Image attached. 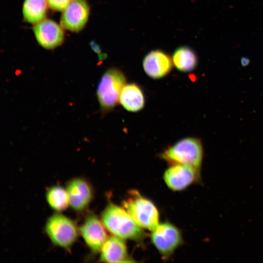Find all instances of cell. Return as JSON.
<instances>
[{"instance_id": "cell-12", "label": "cell", "mask_w": 263, "mask_h": 263, "mask_svg": "<svg viewBox=\"0 0 263 263\" xmlns=\"http://www.w3.org/2000/svg\"><path fill=\"white\" fill-rule=\"evenodd\" d=\"M172 59L170 56L160 50H154L145 56L142 65L145 73L153 79L161 78L172 70Z\"/></svg>"}, {"instance_id": "cell-9", "label": "cell", "mask_w": 263, "mask_h": 263, "mask_svg": "<svg viewBox=\"0 0 263 263\" xmlns=\"http://www.w3.org/2000/svg\"><path fill=\"white\" fill-rule=\"evenodd\" d=\"M62 12L60 21L62 28L78 32L88 21L90 7L86 0H72Z\"/></svg>"}, {"instance_id": "cell-1", "label": "cell", "mask_w": 263, "mask_h": 263, "mask_svg": "<svg viewBox=\"0 0 263 263\" xmlns=\"http://www.w3.org/2000/svg\"><path fill=\"white\" fill-rule=\"evenodd\" d=\"M101 220L113 236L123 239L141 241L145 233L123 207L109 203L102 211Z\"/></svg>"}, {"instance_id": "cell-8", "label": "cell", "mask_w": 263, "mask_h": 263, "mask_svg": "<svg viewBox=\"0 0 263 263\" xmlns=\"http://www.w3.org/2000/svg\"><path fill=\"white\" fill-rule=\"evenodd\" d=\"M105 228L101 220L95 214L90 213L79 228L86 244L94 253L100 251L108 238Z\"/></svg>"}, {"instance_id": "cell-16", "label": "cell", "mask_w": 263, "mask_h": 263, "mask_svg": "<svg viewBox=\"0 0 263 263\" xmlns=\"http://www.w3.org/2000/svg\"><path fill=\"white\" fill-rule=\"evenodd\" d=\"M48 3L47 0H24L22 14L24 20L35 24L45 19Z\"/></svg>"}, {"instance_id": "cell-3", "label": "cell", "mask_w": 263, "mask_h": 263, "mask_svg": "<svg viewBox=\"0 0 263 263\" xmlns=\"http://www.w3.org/2000/svg\"><path fill=\"white\" fill-rule=\"evenodd\" d=\"M203 150L200 139L194 137L182 139L167 148L160 157L170 165L182 164L200 169Z\"/></svg>"}, {"instance_id": "cell-7", "label": "cell", "mask_w": 263, "mask_h": 263, "mask_svg": "<svg viewBox=\"0 0 263 263\" xmlns=\"http://www.w3.org/2000/svg\"><path fill=\"white\" fill-rule=\"evenodd\" d=\"M200 174L199 169L188 165L176 164L170 165L166 170L163 178L169 189L180 191L198 182Z\"/></svg>"}, {"instance_id": "cell-11", "label": "cell", "mask_w": 263, "mask_h": 263, "mask_svg": "<svg viewBox=\"0 0 263 263\" xmlns=\"http://www.w3.org/2000/svg\"><path fill=\"white\" fill-rule=\"evenodd\" d=\"M66 190L69 205L75 210L86 209L93 197V191L89 183L82 178H75L67 184Z\"/></svg>"}, {"instance_id": "cell-19", "label": "cell", "mask_w": 263, "mask_h": 263, "mask_svg": "<svg viewBox=\"0 0 263 263\" xmlns=\"http://www.w3.org/2000/svg\"><path fill=\"white\" fill-rule=\"evenodd\" d=\"M241 64L243 66L247 65L249 63V59L246 57H243L241 58Z\"/></svg>"}, {"instance_id": "cell-5", "label": "cell", "mask_w": 263, "mask_h": 263, "mask_svg": "<svg viewBox=\"0 0 263 263\" xmlns=\"http://www.w3.org/2000/svg\"><path fill=\"white\" fill-rule=\"evenodd\" d=\"M45 229L54 244L65 249L75 243L79 232L74 221L59 213H55L48 219Z\"/></svg>"}, {"instance_id": "cell-2", "label": "cell", "mask_w": 263, "mask_h": 263, "mask_svg": "<svg viewBox=\"0 0 263 263\" xmlns=\"http://www.w3.org/2000/svg\"><path fill=\"white\" fill-rule=\"evenodd\" d=\"M122 206L137 224L152 231L159 224V211L155 205L135 189L129 191Z\"/></svg>"}, {"instance_id": "cell-6", "label": "cell", "mask_w": 263, "mask_h": 263, "mask_svg": "<svg viewBox=\"0 0 263 263\" xmlns=\"http://www.w3.org/2000/svg\"><path fill=\"white\" fill-rule=\"evenodd\" d=\"M152 243L164 259H168L183 243L180 230L169 222L159 224L152 231Z\"/></svg>"}, {"instance_id": "cell-4", "label": "cell", "mask_w": 263, "mask_h": 263, "mask_svg": "<svg viewBox=\"0 0 263 263\" xmlns=\"http://www.w3.org/2000/svg\"><path fill=\"white\" fill-rule=\"evenodd\" d=\"M126 80L123 72L116 68L109 69L102 75L96 90L98 101L102 111L109 112L116 107Z\"/></svg>"}, {"instance_id": "cell-17", "label": "cell", "mask_w": 263, "mask_h": 263, "mask_svg": "<svg viewBox=\"0 0 263 263\" xmlns=\"http://www.w3.org/2000/svg\"><path fill=\"white\" fill-rule=\"evenodd\" d=\"M46 198L50 207L58 212L65 210L69 205L67 190L59 186L50 187L47 190Z\"/></svg>"}, {"instance_id": "cell-10", "label": "cell", "mask_w": 263, "mask_h": 263, "mask_svg": "<svg viewBox=\"0 0 263 263\" xmlns=\"http://www.w3.org/2000/svg\"><path fill=\"white\" fill-rule=\"evenodd\" d=\"M63 28L55 21L44 19L34 24L33 31L40 45L47 49H54L61 45L64 40Z\"/></svg>"}, {"instance_id": "cell-14", "label": "cell", "mask_w": 263, "mask_h": 263, "mask_svg": "<svg viewBox=\"0 0 263 263\" xmlns=\"http://www.w3.org/2000/svg\"><path fill=\"white\" fill-rule=\"evenodd\" d=\"M119 102L129 112H138L144 108L145 103L143 91L136 83L126 84L121 91Z\"/></svg>"}, {"instance_id": "cell-18", "label": "cell", "mask_w": 263, "mask_h": 263, "mask_svg": "<svg viewBox=\"0 0 263 263\" xmlns=\"http://www.w3.org/2000/svg\"><path fill=\"white\" fill-rule=\"evenodd\" d=\"M72 0H47L48 6L53 10L63 11Z\"/></svg>"}, {"instance_id": "cell-13", "label": "cell", "mask_w": 263, "mask_h": 263, "mask_svg": "<svg viewBox=\"0 0 263 263\" xmlns=\"http://www.w3.org/2000/svg\"><path fill=\"white\" fill-rule=\"evenodd\" d=\"M100 260L106 263L132 262L129 257L124 239L113 236L108 237L100 250Z\"/></svg>"}, {"instance_id": "cell-15", "label": "cell", "mask_w": 263, "mask_h": 263, "mask_svg": "<svg viewBox=\"0 0 263 263\" xmlns=\"http://www.w3.org/2000/svg\"><path fill=\"white\" fill-rule=\"evenodd\" d=\"M172 59L175 67L182 72H191L197 65V57L195 53L187 46L177 48L172 55Z\"/></svg>"}]
</instances>
